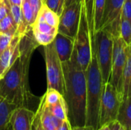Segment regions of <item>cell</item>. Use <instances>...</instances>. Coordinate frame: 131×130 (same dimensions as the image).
Masks as SVG:
<instances>
[{
  "label": "cell",
  "instance_id": "obj_1",
  "mask_svg": "<svg viewBox=\"0 0 131 130\" xmlns=\"http://www.w3.org/2000/svg\"><path fill=\"white\" fill-rule=\"evenodd\" d=\"M39 44L31 30L24 34L20 41V54L5 75L0 79V97L18 107L28 108L35 97L28 85L30 61Z\"/></svg>",
  "mask_w": 131,
  "mask_h": 130
},
{
  "label": "cell",
  "instance_id": "obj_2",
  "mask_svg": "<svg viewBox=\"0 0 131 130\" xmlns=\"http://www.w3.org/2000/svg\"><path fill=\"white\" fill-rule=\"evenodd\" d=\"M65 92L64 98L68 107V117L71 127L86 126L87 84L85 71L72 61L62 63Z\"/></svg>",
  "mask_w": 131,
  "mask_h": 130
},
{
  "label": "cell",
  "instance_id": "obj_3",
  "mask_svg": "<svg viewBox=\"0 0 131 130\" xmlns=\"http://www.w3.org/2000/svg\"><path fill=\"white\" fill-rule=\"evenodd\" d=\"M87 116L86 126L97 130L100 127V108L104 88V81L98 67L95 53H93L86 71Z\"/></svg>",
  "mask_w": 131,
  "mask_h": 130
},
{
  "label": "cell",
  "instance_id": "obj_4",
  "mask_svg": "<svg viewBox=\"0 0 131 130\" xmlns=\"http://www.w3.org/2000/svg\"><path fill=\"white\" fill-rule=\"evenodd\" d=\"M93 51L85 9L82 2V8L79 28L74 38V51L70 61L80 69L86 71L92 58Z\"/></svg>",
  "mask_w": 131,
  "mask_h": 130
},
{
  "label": "cell",
  "instance_id": "obj_5",
  "mask_svg": "<svg viewBox=\"0 0 131 130\" xmlns=\"http://www.w3.org/2000/svg\"><path fill=\"white\" fill-rule=\"evenodd\" d=\"M114 36L106 29L95 33L94 53H95L98 67L104 83L109 82L111 73Z\"/></svg>",
  "mask_w": 131,
  "mask_h": 130
},
{
  "label": "cell",
  "instance_id": "obj_6",
  "mask_svg": "<svg viewBox=\"0 0 131 130\" xmlns=\"http://www.w3.org/2000/svg\"><path fill=\"white\" fill-rule=\"evenodd\" d=\"M47 74V89H54L63 97L65 92V80L62 63L56 52L54 42L44 48Z\"/></svg>",
  "mask_w": 131,
  "mask_h": 130
},
{
  "label": "cell",
  "instance_id": "obj_7",
  "mask_svg": "<svg viewBox=\"0 0 131 130\" xmlns=\"http://www.w3.org/2000/svg\"><path fill=\"white\" fill-rule=\"evenodd\" d=\"M122 101L121 94L110 83L104 84L100 108V126L117 119Z\"/></svg>",
  "mask_w": 131,
  "mask_h": 130
},
{
  "label": "cell",
  "instance_id": "obj_8",
  "mask_svg": "<svg viewBox=\"0 0 131 130\" xmlns=\"http://www.w3.org/2000/svg\"><path fill=\"white\" fill-rule=\"evenodd\" d=\"M128 45L121 36L114 37V47L112 56L111 73L109 82L121 94L122 76L127 61V50ZM122 97V96H121Z\"/></svg>",
  "mask_w": 131,
  "mask_h": 130
},
{
  "label": "cell",
  "instance_id": "obj_9",
  "mask_svg": "<svg viewBox=\"0 0 131 130\" xmlns=\"http://www.w3.org/2000/svg\"><path fill=\"white\" fill-rule=\"evenodd\" d=\"M82 8V0L75 2L68 6L64 7L59 16V24L58 32L75 38L80 23Z\"/></svg>",
  "mask_w": 131,
  "mask_h": 130
},
{
  "label": "cell",
  "instance_id": "obj_10",
  "mask_svg": "<svg viewBox=\"0 0 131 130\" xmlns=\"http://www.w3.org/2000/svg\"><path fill=\"white\" fill-rule=\"evenodd\" d=\"M124 1L125 0H106L105 2L101 29L107 30L114 37L120 35V21Z\"/></svg>",
  "mask_w": 131,
  "mask_h": 130
},
{
  "label": "cell",
  "instance_id": "obj_11",
  "mask_svg": "<svg viewBox=\"0 0 131 130\" xmlns=\"http://www.w3.org/2000/svg\"><path fill=\"white\" fill-rule=\"evenodd\" d=\"M23 35L15 33L9 44L0 55V77L2 78L20 54V41Z\"/></svg>",
  "mask_w": 131,
  "mask_h": 130
},
{
  "label": "cell",
  "instance_id": "obj_12",
  "mask_svg": "<svg viewBox=\"0 0 131 130\" xmlns=\"http://www.w3.org/2000/svg\"><path fill=\"white\" fill-rule=\"evenodd\" d=\"M35 112L25 108L18 107L12 112L10 125L13 130H31V124Z\"/></svg>",
  "mask_w": 131,
  "mask_h": 130
},
{
  "label": "cell",
  "instance_id": "obj_13",
  "mask_svg": "<svg viewBox=\"0 0 131 130\" xmlns=\"http://www.w3.org/2000/svg\"><path fill=\"white\" fill-rule=\"evenodd\" d=\"M53 42L61 63L69 61L74 51V39L58 32Z\"/></svg>",
  "mask_w": 131,
  "mask_h": 130
},
{
  "label": "cell",
  "instance_id": "obj_14",
  "mask_svg": "<svg viewBox=\"0 0 131 130\" xmlns=\"http://www.w3.org/2000/svg\"><path fill=\"white\" fill-rule=\"evenodd\" d=\"M122 100L131 97V47L128 46L127 50V61L122 76L121 87Z\"/></svg>",
  "mask_w": 131,
  "mask_h": 130
},
{
  "label": "cell",
  "instance_id": "obj_15",
  "mask_svg": "<svg viewBox=\"0 0 131 130\" xmlns=\"http://www.w3.org/2000/svg\"><path fill=\"white\" fill-rule=\"evenodd\" d=\"M116 120L124 126L126 130H130L131 97L122 100Z\"/></svg>",
  "mask_w": 131,
  "mask_h": 130
},
{
  "label": "cell",
  "instance_id": "obj_16",
  "mask_svg": "<svg viewBox=\"0 0 131 130\" xmlns=\"http://www.w3.org/2000/svg\"><path fill=\"white\" fill-rule=\"evenodd\" d=\"M17 107L0 97V130H6L10 125L12 112Z\"/></svg>",
  "mask_w": 131,
  "mask_h": 130
},
{
  "label": "cell",
  "instance_id": "obj_17",
  "mask_svg": "<svg viewBox=\"0 0 131 130\" xmlns=\"http://www.w3.org/2000/svg\"><path fill=\"white\" fill-rule=\"evenodd\" d=\"M94 1L95 0H82L83 5L86 12L87 21L88 24L90 36L91 40V45H92V51L94 53V39H95V31H94Z\"/></svg>",
  "mask_w": 131,
  "mask_h": 130
},
{
  "label": "cell",
  "instance_id": "obj_18",
  "mask_svg": "<svg viewBox=\"0 0 131 130\" xmlns=\"http://www.w3.org/2000/svg\"><path fill=\"white\" fill-rule=\"evenodd\" d=\"M46 104V103H45ZM47 105V104H46ZM50 112L58 120H60L61 121H64V120H68V107H67V104L65 102V100L64 98V97L55 104L51 105V106H48Z\"/></svg>",
  "mask_w": 131,
  "mask_h": 130
},
{
  "label": "cell",
  "instance_id": "obj_19",
  "mask_svg": "<svg viewBox=\"0 0 131 130\" xmlns=\"http://www.w3.org/2000/svg\"><path fill=\"white\" fill-rule=\"evenodd\" d=\"M32 31H36L41 33L51 34L55 36L58 33V28L51 26L48 23H47L40 15L37 16V18L31 27Z\"/></svg>",
  "mask_w": 131,
  "mask_h": 130
},
{
  "label": "cell",
  "instance_id": "obj_20",
  "mask_svg": "<svg viewBox=\"0 0 131 130\" xmlns=\"http://www.w3.org/2000/svg\"><path fill=\"white\" fill-rule=\"evenodd\" d=\"M17 29L18 27L12 18L10 11L8 15L0 21V33L14 36L17 31Z\"/></svg>",
  "mask_w": 131,
  "mask_h": 130
},
{
  "label": "cell",
  "instance_id": "obj_21",
  "mask_svg": "<svg viewBox=\"0 0 131 130\" xmlns=\"http://www.w3.org/2000/svg\"><path fill=\"white\" fill-rule=\"evenodd\" d=\"M38 15H40L47 23L51 25V26L57 27L59 24V15L48 8L45 4L41 7Z\"/></svg>",
  "mask_w": 131,
  "mask_h": 130
},
{
  "label": "cell",
  "instance_id": "obj_22",
  "mask_svg": "<svg viewBox=\"0 0 131 130\" xmlns=\"http://www.w3.org/2000/svg\"><path fill=\"white\" fill-rule=\"evenodd\" d=\"M106 0H95L94 1V31L95 33L101 29V25L103 18V15L105 8Z\"/></svg>",
  "mask_w": 131,
  "mask_h": 130
},
{
  "label": "cell",
  "instance_id": "obj_23",
  "mask_svg": "<svg viewBox=\"0 0 131 130\" xmlns=\"http://www.w3.org/2000/svg\"><path fill=\"white\" fill-rule=\"evenodd\" d=\"M120 36L127 45L131 44V24L124 18L121 16L120 21Z\"/></svg>",
  "mask_w": 131,
  "mask_h": 130
},
{
  "label": "cell",
  "instance_id": "obj_24",
  "mask_svg": "<svg viewBox=\"0 0 131 130\" xmlns=\"http://www.w3.org/2000/svg\"><path fill=\"white\" fill-rule=\"evenodd\" d=\"M42 97L45 100V103L48 106H51L58 103L63 97V96L56 90L47 89L45 94Z\"/></svg>",
  "mask_w": 131,
  "mask_h": 130
},
{
  "label": "cell",
  "instance_id": "obj_25",
  "mask_svg": "<svg viewBox=\"0 0 131 130\" xmlns=\"http://www.w3.org/2000/svg\"><path fill=\"white\" fill-rule=\"evenodd\" d=\"M31 31H32L35 40L37 41V43L39 45L45 46V45H48V44H51V42H53V41L54 39V37H55V36L51 35V34H44V33L36 31H32L31 30Z\"/></svg>",
  "mask_w": 131,
  "mask_h": 130
},
{
  "label": "cell",
  "instance_id": "obj_26",
  "mask_svg": "<svg viewBox=\"0 0 131 130\" xmlns=\"http://www.w3.org/2000/svg\"><path fill=\"white\" fill-rule=\"evenodd\" d=\"M45 5L60 16L64 8V0H45Z\"/></svg>",
  "mask_w": 131,
  "mask_h": 130
},
{
  "label": "cell",
  "instance_id": "obj_27",
  "mask_svg": "<svg viewBox=\"0 0 131 130\" xmlns=\"http://www.w3.org/2000/svg\"><path fill=\"white\" fill-rule=\"evenodd\" d=\"M10 11L12 15V18L18 28L22 21V15H21V8L20 5H11L10 4Z\"/></svg>",
  "mask_w": 131,
  "mask_h": 130
},
{
  "label": "cell",
  "instance_id": "obj_28",
  "mask_svg": "<svg viewBox=\"0 0 131 130\" xmlns=\"http://www.w3.org/2000/svg\"><path fill=\"white\" fill-rule=\"evenodd\" d=\"M121 17L127 19L131 24V0H125L121 10Z\"/></svg>",
  "mask_w": 131,
  "mask_h": 130
},
{
  "label": "cell",
  "instance_id": "obj_29",
  "mask_svg": "<svg viewBox=\"0 0 131 130\" xmlns=\"http://www.w3.org/2000/svg\"><path fill=\"white\" fill-rule=\"evenodd\" d=\"M10 11V3L8 0H0V21Z\"/></svg>",
  "mask_w": 131,
  "mask_h": 130
},
{
  "label": "cell",
  "instance_id": "obj_30",
  "mask_svg": "<svg viewBox=\"0 0 131 130\" xmlns=\"http://www.w3.org/2000/svg\"><path fill=\"white\" fill-rule=\"evenodd\" d=\"M13 36L6 34H1L0 33V55L3 52V51L7 48Z\"/></svg>",
  "mask_w": 131,
  "mask_h": 130
},
{
  "label": "cell",
  "instance_id": "obj_31",
  "mask_svg": "<svg viewBox=\"0 0 131 130\" xmlns=\"http://www.w3.org/2000/svg\"><path fill=\"white\" fill-rule=\"evenodd\" d=\"M28 2L31 6L35 17V18H37V16H38L41 7L45 4V2H44V0H28Z\"/></svg>",
  "mask_w": 131,
  "mask_h": 130
},
{
  "label": "cell",
  "instance_id": "obj_32",
  "mask_svg": "<svg viewBox=\"0 0 131 130\" xmlns=\"http://www.w3.org/2000/svg\"><path fill=\"white\" fill-rule=\"evenodd\" d=\"M31 130H44L42 124H41V121L40 113H39V111L38 110L35 113V115L33 116L32 124H31Z\"/></svg>",
  "mask_w": 131,
  "mask_h": 130
},
{
  "label": "cell",
  "instance_id": "obj_33",
  "mask_svg": "<svg viewBox=\"0 0 131 130\" xmlns=\"http://www.w3.org/2000/svg\"><path fill=\"white\" fill-rule=\"evenodd\" d=\"M108 126L110 130H126L124 126L117 120L108 123Z\"/></svg>",
  "mask_w": 131,
  "mask_h": 130
},
{
  "label": "cell",
  "instance_id": "obj_34",
  "mask_svg": "<svg viewBox=\"0 0 131 130\" xmlns=\"http://www.w3.org/2000/svg\"><path fill=\"white\" fill-rule=\"evenodd\" d=\"M71 128L72 127L71 126V123L68 120L62 121V123H61V125L59 126L57 130H71Z\"/></svg>",
  "mask_w": 131,
  "mask_h": 130
},
{
  "label": "cell",
  "instance_id": "obj_35",
  "mask_svg": "<svg viewBox=\"0 0 131 130\" xmlns=\"http://www.w3.org/2000/svg\"><path fill=\"white\" fill-rule=\"evenodd\" d=\"M71 130H94L91 127L88 126H75V127H72Z\"/></svg>",
  "mask_w": 131,
  "mask_h": 130
},
{
  "label": "cell",
  "instance_id": "obj_36",
  "mask_svg": "<svg viewBox=\"0 0 131 130\" xmlns=\"http://www.w3.org/2000/svg\"><path fill=\"white\" fill-rule=\"evenodd\" d=\"M9 3L11 5H21L22 0H8Z\"/></svg>",
  "mask_w": 131,
  "mask_h": 130
},
{
  "label": "cell",
  "instance_id": "obj_37",
  "mask_svg": "<svg viewBox=\"0 0 131 130\" xmlns=\"http://www.w3.org/2000/svg\"><path fill=\"white\" fill-rule=\"evenodd\" d=\"M78 1H81V0H64V7L65 6H68L75 2H78Z\"/></svg>",
  "mask_w": 131,
  "mask_h": 130
},
{
  "label": "cell",
  "instance_id": "obj_38",
  "mask_svg": "<svg viewBox=\"0 0 131 130\" xmlns=\"http://www.w3.org/2000/svg\"><path fill=\"white\" fill-rule=\"evenodd\" d=\"M97 130H110L108 123H106V124H104V125L101 126Z\"/></svg>",
  "mask_w": 131,
  "mask_h": 130
},
{
  "label": "cell",
  "instance_id": "obj_39",
  "mask_svg": "<svg viewBox=\"0 0 131 130\" xmlns=\"http://www.w3.org/2000/svg\"><path fill=\"white\" fill-rule=\"evenodd\" d=\"M9 130H13L12 128V126H11V125H9Z\"/></svg>",
  "mask_w": 131,
  "mask_h": 130
},
{
  "label": "cell",
  "instance_id": "obj_40",
  "mask_svg": "<svg viewBox=\"0 0 131 130\" xmlns=\"http://www.w3.org/2000/svg\"><path fill=\"white\" fill-rule=\"evenodd\" d=\"M44 129V128H43ZM44 130H54V129H44Z\"/></svg>",
  "mask_w": 131,
  "mask_h": 130
},
{
  "label": "cell",
  "instance_id": "obj_41",
  "mask_svg": "<svg viewBox=\"0 0 131 130\" xmlns=\"http://www.w3.org/2000/svg\"><path fill=\"white\" fill-rule=\"evenodd\" d=\"M6 130H9V126H8V129H7Z\"/></svg>",
  "mask_w": 131,
  "mask_h": 130
},
{
  "label": "cell",
  "instance_id": "obj_42",
  "mask_svg": "<svg viewBox=\"0 0 131 130\" xmlns=\"http://www.w3.org/2000/svg\"><path fill=\"white\" fill-rule=\"evenodd\" d=\"M0 79H1V77H0Z\"/></svg>",
  "mask_w": 131,
  "mask_h": 130
},
{
  "label": "cell",
  "instance_id": "obj_43",
  "mask_svg": "<svg viewBox=\"0 0 131 130\" xmlns=\"http://www.w3.org/2000/svg\"><path fill=\"white\" fill-rule=\"evenodd\" d=\"M44 2H45V0H44Z\"/></svg>",
  "mask_w": 131,
  "mask_h": 130
},
{
  "label": "cell",
  "instance_id": "obj_44",
  "mask_svg": "<svg viewBox=\"0 0 131 130\" xmlns=\"http://www.w3.org/2000/svg\"><path fill=\"white\" fill-rule=\"evenodd\" d=\"M130 47H131V44H130Z\"/></svg>",
  "mask_w": 131,
  "mask_h": 130
},
{
  "label": "cell",
  "instance_id": "obj_45",
  "mask_svg": "<svg viewBox=\"0 0 131 130\" xmlns=\"http://www.w3.org/2000/svg\"><path fill=\"white\" fill-rule=\"evenodd\" d=\"M130 130H131V129H130Z\"/></svg>",
  "mask_w": 131,
  "mask_h": 130
}]
</instances>
